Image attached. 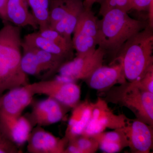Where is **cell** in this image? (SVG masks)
Here are the masks:
<instances>
[{
	"label": "cell",
	"mask_w": 153,
	"mask_h": 153,
	"mask_svg": "<svg viewBox=\"0 0 153 153\" xmlns=\"http://www.w3.org/2000/svg\"><path fill=\"white\" fill-rule=\"evenodd\" d=\"M33 128L26 115L14 117L0 114V130L20 149L27 143Z\"/></svg>",
	"instance_id": "5bb4252c"
},
{
	"label": "cell",
	"mask_w": 153,
	"mask_h": 153,
	"mask_svg": "<svg viewBox=\"0 0 153 153\" xmlns=\"http://www.w3.org/2000/svg\"><path fill=\"white\" fill-rule=\"evenodd\" d=\"M8 0H0V18L4 22H8L6 7Z\"/></svg>",
	"instance_id": "f546056e"
},
{
	"label": "cell",
	"mask_w": 153,
	"mask_h": 153,
	"mask_svg": "<svg viewBox=\"0 0 153 153\" xmlns=\"http://www.w3.org/2000/svg\"><path fill=\"white\" fill-rule=\"evenodd\" d=\"M91 136L98 143L99 149L103 152L118 153L128 146L127 138L122 128L102 132Z\"/></svg>",
	"instance_id": "e0dca14e"
},
{
	"label": "cell",
	"mask_w": 153,
	"mask_h": 153,
	"mask_svg": "<svg viewBox=\"0 0 153 153\" xmlns=\"http://www.w3.org/2000/svg\"><path fill=\"white\" fill-rule=\"evenodd\" d=\"M68 140L65 137L60 138L45 130L42 127L33 128L27 142L30 153H64Z\"/></svg>",
	"instance_id": "8fae6325"
},
{
	"label": "cell",
	"mask_w": 153,
	"mask_h": 153,
	"mask_svg": "<svg viewBox=\"0 0 153 153\" xmlns=\"http://www.w3.org/2000/svg\"><path fill=\"white\" fill-rule=\"evenodd\" d=\"M93 106L94 102L86 100L72 108L64 136L68 142L82 134L90 120Z\"/></svg>",
	"instance_id": "9a60e30c"
},
{
	"label": "cell",
	"mask_w": 153,
	"mask_h": 153,
	"mask_svg": "<svg viewBox=\"0 0 153 153\" xmlns=\"http://www.w3.org/2000/svg\"><path fill=\"white\" fill-rule=\"evenodd\" d=\"M134 82L141 89L153 93V66L149 68L142 77Z\"/></svg>",
	"instance_id": "83f0119b"
},
{
	"label": "cell",
	"mask_w": 153,
	"mask_h": 153,
	"mask_svg": "<svg viewBox=\"0 0 153 153\" xmlns=\"http://www.w3.org/2000/svg\"><path fill=\"white\" fill-rule=\"evenodd\" d=\"M134 153H149L153 148V126L138 119H129L123 128Z\"/></svg>",
	"instance_id": "30bf717a"
},
{
	"label": "cell",
	"mask_w": 153,
	"mask_h": 153,
	"mask_svg": "<svg viewBox=\"0 0 153 153\" xmlns=\"http://www.w3.org/2000/svg\"><path fill=\"white\" fill-rule=\"evenodd\" d=\"M127 13L114 9L97 22V46L105 50L106 54L111 55L113 60L126 41L148 25L146 22L132 19Z\"/></svg>",
	"instance_id": "7a4b0ae2"
},
{
	"label": "cell",
	"mask_w": 153,
	"mask_h": 153,
	"mask_svg": "<svg viewBox=\"0 0 153 153\" xmlns=\"http://www.w3.org/2000/svg\"><path fill=\"white\" fill-rule=\"evenodd\" d=\"M77 1L78 0L50 1L49 6V27L66 16Z\"/></svg>",
	"instance_id": "603a6c76"
},
{
	"label": "cell",
	"mask_w": 153,
	"mask_h": 153,
	"mask_svg": "<svg viewBox=\"0 0 153 153\" xmlns=\"http://www.w3.org/2000/svg\"><path fill=\"white\" fill-rule=\"evenodd\" d=\"M21 66L23 71L27 75L38 76L43 79L44 71L37 56L30 46L22 41Z\"/></svg>",
	"instance_id": "44dd1931"
},
{
	"label": "cell",
	"mask_w": 153,
	"mask_h": 153,
	"mask_svg": "<svg viewBox=\"0 0 153 153\" xmlns=\"http://www.w3.org/2000/svg\"><path fill=\"white\" fill-rule=\"evenodd\" d=\"M38 32L41 36L52 41L57 46L68 52L74 53V49L72 42L66 40L57 31L48 28L39 30Z\"/></svg>",
	"instance_id": "d4e9b609"
},
{
	"label": "cell",
	"mask_w": 153,
	"mask_h": 153,
	"mask_svg": "<svg viewBox=\"0 0 153 153\" xmlns=\"http://www.w3.org/2000/svg\"><path fill=\"white\" fill-rule=\"evenodd\" d=\"M34 95L29 83L10 89L0 97V114L14 117L22 115L32 104Z\"/></svg>",
	"instance_id": "7c38bea8"
},
{
	"label": "cell",
	"mask_w": 153,
	"mask_h": 153,
	"mask_svg": "<svg viewBox=\"0 0 153 153\" xmlns=\"http://www.w3.org/2000/svg\"><path fill=\"white\" fill-rule=\"evenodd\" d=\"M52 1V0H49V1Z\"/></svg>",
	"instance_id": "1f68e13d"
},
{
	"label": "cell",
	"mask_w": 153,
	"mask_h": 153,
	"mask_svg": "<svg viewBox=\"0 0 153 153\" xmlns=\"http://www.w3.org/2000/svg\"><path fill=\"white\" fill-rule=\"evenodd\" d=\"M106 52L98 47L85 55L76 56L63 64L57 73L63 79L76 82L84 80L103 65Z\"/></svg>",
	"instance_id": "8992f818"
},
{
	"label": "cell",
	"mask_w": 153,
	"mask_h": 153,
	"mask_svg": "<svg viewBox=\"0 0 153 153\" xmlns=\"http://www.w3.org/2000/svg\"><path fill=\"white\" fill-rule=\"evenodd\" d=\"M84 10L83 1L82 0H78L66 16L49 28L57 31L66 40L72 42L71 35L74 32L79 16Z\"/></svg>",
	"instance_id": "ac0fdd59"
},
{
	"label": "cell",
	"mask_w": 153,
	"mask_h": 153,
	"mask_svg": "<svg viewBox=\"0 0 153 153\" xmlns=\"http://www.w3.org/2000/svg\"><path fill=\"white\" fill-rule=\"evenodd\" d=\"M27 44L36 54L44 69V75L42 80L48 79L50 76L57 73L61 66L64 63L68 62L63 57L46 52Z\"/></svg>",
	"instance_id": "ffe728a7"
},
{
	"label": "cell",
	"mask_w": 153,
	"mask_h": 153,
	"mask_svg": "<svg viewBox=\"0 0 153 153\" xmlns=\"http://www.w3.org/2000/svg\"><path fill=\"white\" fill-rule=\"evenodd\" d=\"M84 81L91 88L104 93L116 84H121L127 80L121 64L118 63L109 66L102 65Z\"/></svg>",
	"instance_id": "4fadbf2b"
},
{
	"label": "cell",
	"mask_w": 153,
	"mask_h": 153,
	"mask_svg": "<svg viewBox=\"0 0 153 153\" xmlns=\"http://www.w3.org/2000/svg\"><path fill=\"white\" fill-rule=\"evenodd\" d=\"M34 94H43L54 99L71 109L80 102L81 88L76 82L58 76L29 83Z\"/></svg>",
	"instance_id": "5b68a950"
},
{
	"label": "cell",
	"mask_w": 153,
	"mask_h": 153,
	"mask_svg": "<svg viewBox=\"0 0 153 153\" xmlns=\"http://www.w3.org/2000/svg\"><path fill=\"white\" fill-rule=\"evenodd\" d=\"M101 0H84L83 1V6L85 9H91L94 4L100 2Z\"/></svg>",
	"instance_id": "4dcf8cb0"
},
{
	"label": "cell",
	"mask_w": 153,
	"mask_h": 153,
	"mask_svg": "<svg viewBox=\"0 0 153 153\" xmlns=\"http://www.w3.org/2000/svg\"><path fill=\"white\" fill-rule=\"evenodd\" d=\"M32 14L38 23L47 22L49 19V0H27Z\"/></svg>",
	"instance_id": "cb8c5ba5"
},
{
	"label": "cell",
	"mask_w": 153,
	"mask_h": 153,
	"mask_svg": "<svg viewBox=\"0 0 153 153\" xmlns=\"http://www.w3.org/2000/svg\"><path fill=\"white\" fill-rule=\"evenodd\" d=\"M29 7L27 0H8L6 7L8 22L19 27L30 26L35 30L39 29Z\"/></svg>",
	"instance_id": "2e32d148"
},
{
	"label": "cell",
	"mask_w": 153,
	"mask_h": 153,
	"mask_svg": "<svg viewBox=\"0 0 153 153\" xmlns=\"http://www.w3.org/2000/svg\"><path fill=\"white\" fill-rule=\"evenodd\" d=\"M153 28L149 25L128 39L112 61L120 63L128 82L138 80L153 66Z\"/></svg>",
	"instance_id": "3957f363"
},
{
	"label": "cell",
	"mask_w": 153,
	"mask_h": 153,
	"mask_svg": "<svg viewBox=\"0 0 153 153\" xmlns=\"http://www.w3.org/2000/svg\"><path fill=\"white\" fill-rule=\"evenodd\" d=\"M97 18L91 9H85L80 14L73 32L72 43L80 56L93 51L97 46L98 25Z\"/></svg>",
	"instance_id": "52a82bcc"
},
{
	"label": "cell",
	"mask_w": 153,
	"mask_h": 153,
	"mask_svg": "<svg viewBox=\"0 0 153 153\" xmlns=\"http://www.w3.org/2000/svg\"><path fill=\"white\" fill-rule=\"evenodd\" d=\"M128 119L124 114H115L104 99L98 97L94 102L90 120L82 134L91 136L107 128H122Z\"/></svg>",
	"instance_id": "ba28073f"
},
{
	"label": "cell",
	"mask_w": 153,
	"mask_h": 153,
	"mask_svg": "<svg viewBox=\"0 0 153 153\" xmlns=\"http://www.w3.org/2000/svg\"><path fill=\"white\" fill-rule=\"evenodd\" d=\"M132 9L138 11H148L149 7L153 4V0H131Z\"/></svg>",
	"instance_id": "f1b7e54d"
},
{
	"label": "cell",
	"mask_w": 153,
	"mask_h": 153,
	"mask_svg": "<svg viewBox=\"0 0 153 153\" xmlns=\"http://www.w3.org/2000/svg\"><path fill=\"white\" fill-rule=\"evenodd\" d=\"M107 102L130 110L136 118L153 126V93L140 88L134 81H126L104 92Z\"/></svg>",
	"instance_id": "277c9868"
},
{
	"label": "cell",
	"mask_w": 153,
	"mask_h": 153,
	"mask_svg": "<svg viewBox=\"0 0 153 153\" xmlns=\"http://www.w3.org/2000/svg\"><path fill=\"white\" fill-rule=\"evenodd\" d=\"M21 27L4 22L0 30V97L6 91L30 83L21 66Z\"/></svg>",
	"instance_id": "6da1fadb"
},
{
	"label": "cell",
	"mask_w": 153,
	"mask_h": 153,
	"mask_svg": "<svg viewBox=\"0 0 153 153\" xmlns=\"http://www.w3.org/2000/svg\"><path fill=\"white\" fill-rule=\"evenodd\" d=\"M99 14L103 16L108 12L118 9L128 13L132 9L131 0H101Z\"/></svg>",
	"instance_id": "484cf974"
},
{
	"label": "cell",
	"mask_w": 153,
	"mask_h": 153,
	"mask_svg": "<svg viewBox=\"0 0 153 153\" xmlns=\"http://www.w3.org/2000/svg\"><path fill=\"white\" fill-rule=\"evenodd\" d=\"M23 41L33 47L63 57L68 61L74 58V53L68 52L57 46L41 36L38 32L26 35Z\"/></svg>",
	"instance_id": "d6986e66"
},
{
	"label": "cell",
	"mask_w": 153,
	"mask_h": 153,
	"mask_svg": "<svg viewBox=\"0 0 153 153\" xmlns=\"http://www.w3.org/2000/svg\"><path fill=\"white\" fill-rule=\"evenodd\" d=\"M22 153V149L12 142L0 130V153Z\"/></svg>",
	"instance_id": "4316f807"
},
{
	"label": "cell",
	"mask_w": 153,
	"mask_h": 153,
	"mask_svg": "<svg viewBox=\"0 0 153 153\" xmlns=\"http://www.w3.org/2000/svg\"><path fill=\"white\" fill-rule=\"evenodd\" d=\"M30 113L26 115L33 127H43L54 124L66 117L67 113L71 109L59 101L51 97L32 102Z\"/></svg>",
	"instance_id": "9c48e42d"
},
{
	"label": "cell",
	"mask_w": 153,
	"mask_h": 153,
	"mask_svg": "<svg viewBox=\"0 0 153 153\" xmlns=\"http://www.w3.org/2000/svg\"><path fill=\"white\" fill-rule=\"evenodd\" d=\"M98 149L94 138L81 134L68 141L64 153H94Z\"/></svg>",
	"instance_id": "7402d4cb"
}]
</instances>
